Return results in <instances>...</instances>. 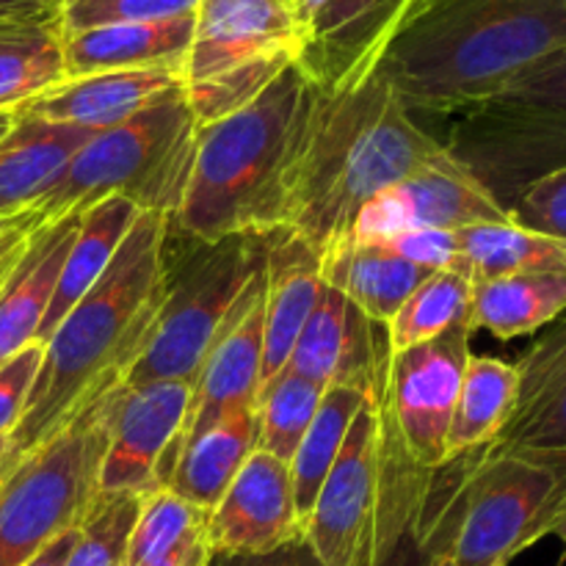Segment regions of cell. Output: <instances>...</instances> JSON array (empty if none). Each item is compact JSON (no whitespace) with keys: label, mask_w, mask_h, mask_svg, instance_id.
<instances>
[{"label":"cell","mask_w":566,"mask_h":566,"mask_svg":"<svg viewBox=\"0 0 566 566\" xmlns=\"http://www.w3.org/2000/svg\"><path fill=\"white\" fill-rule=\"evenodd\" d=\"M166 230V216L142 210L97 285L48 337L25 412L9 437L0 481L59 434L99 390L122 385L142 357L164 304Z\"/></svg>","instance_id":"6da1fadb"},{"label":"cell","mask_w":566,"mask_h":566,"mask_svg":"<svg viewBox=\"0 0 566 566\" xmlns=\"http://www.w3.org/2000/svg\"><path fill=\"white\" fill-rule=\"evenodd\" d=\"M566 53V0H426L374 66L409 114H459Z\"/></svg>","instance_id":"7a4b0ae2"},{"label":"cell","mask_w":566,"mask_h":566,"mask_svg":"<svg viewBox=\"0 0 566 566\" xmlns=\"http://www.w3.org/2000/svg\"><path fill=\"white\" fill-rule=\"evenodd\" d=\"M442 155L440 138L426 133L374 72L335 92L315 86L282 230L329 252L346 241L370 199Z\"/></svg>","instance_id":"3957f363"},{"label":"cell","mask_w":566,"mask_h":566,"mask_svg":"<svg viewBox=\"0 0 566 566\" xmlns=\"http://www.w3.org/2000/svg\"><path fill=\"white\" fill-rule=\"evenodd\" d=\"M313 97L315 83L293 61L258 99L199 127L191 180L169 232L216 243L282 230Z\"/></svg>","instance_id":"277c9868"},{"label":"cell","mask_w":566,"mask_h":566,"mask_svg":"<svg viewBox=\"0 0 566 566\" xmlns=\"http://www.w3.org/2000/svg\"><path fill=\"white\" fill-rule=\"evenodd\" d=\"M387 357L390 348L304 520V539L324 566H379L403 536L418 534L434 492L437 470L415 462L392 420Z\"/></svg>","instance_id":"5b68a950"},{"label":"cell","mask_w":566,"mask_h":566,"mask_svg":"<svg viewBox=\"0 0 566 566\" xmlns=\"http://www.w3.org/2000/svg\"><path fill=\"white\" fill-rule=\"evenodd\" d=\"M566 492V459L464 453L437 470L418 536L423 566H509L542 539Z\"/></svg>","instance_id":"8992f818"},{"label":"cell","mask_w":566,"mask_h":566,"mask_svg":"<svg viewBox=\"0 0 566 566\" xmlns=\"http://www.w3.org/2000/svg\"><path fill=\"white\" fill-rule=\"evenodd\" d=\"M197 130L186 86L177 83L133 119L94 133L31 210L50 224L119 197L171 219L191 180Z\"/></svg>","instance_id":"52a82bcc"},{"label":"cell","mask_w":566,"mask_h":566,"mask_svg":"<svg viewBox=\"0 0 566 566\" xmlns=\"http://www.w3.org/2000/svg\"><path fill=\"white\" fill-rule=\"evenodd\" d=\"M263 263L265 235H230L205 243L166 230L164 304L142 357L122 385H193L205 354Z\"/></svg>","instance_id":"ba28073f"},{"label":"cell","mask_w":566,"mask_h":566,"mask_svg":"<svg viewBox=\"0 0 566 566\" xmlns=\"http://www.w3.org/2000/svg\"><path fill=\"white\" fill-rule=\"evenodd\" d=\"M122 385L99 390L59 434L0 481V566H28L97 503L99 464L108 451Z\"/></svg>","instance_id":"9c48e42d"},{"label":"cell","mask_w":566,"mask_h":566,"mask_svg":"<svg viewBox=\"0 0 566 566\" xmlns=\"http://www.w3.org/2000/svg\"><path fill=\"white\" fill-rule=\"evenodd\" d=\"M453 116L442 147L506 213L566 166V108L490 97Z\"/></svg>","instance_id":"30bf717a"},{"label":"cell","mask_w":566,"mask_h":566,"mask_svg":"<svg viewBox=\"0 0 566 566\" xmlns=\"http://www.w3.org/2000/svg\"><path fill=\"white\" fill-rule=\"evenodd\" d=\"M470 335V326H453L423 346L387 357L385 396L392 420L407 451L426 470L448 464V429L473 354Z\"/></svg>","instance_id":"8fae6325"},{"label":"cell","mask_w":566,"mask_h":566,"mask_svg":"<svg viewBox=\"0 0 566 566\" xmlns=\"http://www.w3.org/2000/svg\"><path fill=\"white\" fill-rule=\"evenodd\" d=\"M191 407V385L149 381L125 387L116 401L108 451L99 464V497L136 495L166 490L177 440Z\"/></svg>","instance_id":"7c38bea8"},{"label":"cell","mask_w":566,"mask_h":566,"mask_svg":"<svg viewBox=\"0 0 566 566\" xmlns=\"http://www.w3.org/2000/svg\"><path fill=\"white\" fill-rule=\"evenodd\" d=\"M512 216L448 155L370 199L354 219L352 241H381L409 230L506 224Z\"/></svg>","instance_id":"4fadbf2b"},{"label":"cell","mask_w":566,"mask_h":566,"mask_svg":"<svg viewBox=\"0 0 566 566\" xmlns=\"http://www.w3.org/2000/svg\"><path fill=\"white\" fill-rule=\"evenodd\" d=\"M263 293L265 274L260 271L241 293L230 318L216 335L213 346L205 354L191 385V407H188L186 426L177 440L171 470L182 448L197 440L202 431L224 420L230 412L258 407L260 385H263Z\"/></svg>","instance_id":"5bb4252c"},{"label":"cell","mask_w":566,"mask_h":566,"mask_svg":"<svg viewBox=\"0 0 566 566\" xmlns=\"http://www.w3.org/2000/svg\"><path fill=\"white\" fill-rule=\"evenodd\" d=\"M296 539H304V525L291 464L254 448L210 512L205 528L208 551L216 556H260Z\"/></svg>","instance_id":"9a60e30c"},{"label":"cell","mask_w":566,"mask_h":566,"mask_svg":"<svg viewBox=\"0 0 566 566\" xmlns=\"http://www.w3.org/2000/svg\"><path fill=\"white\" fill-rule=\"evenodd\" d=\"M280 55H302V31L287 0H199L182 83L191 86Z\"/></svg>","instance_id":"2e32d148"},{"label":"cell","mask_w":566,"mask_h":566,"mask_svg":"<svg viewBox=\"0 0 566 566\" xmlns=\"http://www.w3.org/2000/svg\"><path fill=\"white\" fill-rule=\"evenodd\" d=\"M520 390L506 429L481 459H566V310L536 335L514 363Z\"/></svg>","instance_id":"e0dca14e"},{"label":"cell","mask_w":566,"mask_h":566,"mask_svg":"<svg viewBox=\"0 0 566 566\" xmlns=\"http://www.w3.org/2000/svg\"><path fill=\"white\" fill-rule=\"evenodd\" d=\"M374 321L359 313L340 291L321 285L315 307L293 346L285 370L321 390L352 385L368 390L387 354V332L376 335Z\"/></svg>","instance_id":"ac0fdd59"},{"label":"cell","mask_w":566,"mask_h":566,"mask_svg":"<svg viewBox=\"0 0 566 566\" xmlns=\"http://www.w3.org/2000/svg\"><path fill=\"white\" fill-rule=\"evenodd\" d=\"M265 326H263V390L285 370L293 346L315 307L321 285V252L291 230L265 235Z\"/></svg>","instance_id":"d6986e66"},{"label":"cell","mask_w":566,"mask_h":566,"mask_svg":"<svg viewBox=\"0 0 566 566\" xmlns=\"http://www.w3.org/2000/svg\"><path fill=\"white\" fill-rule=\"evenodd\" d=\"M177 83H182V75L171 70L97 72V75L66 77L64 83L39 94L14 114L99 133L142 114L153 99L175 88Z\"/></svg>","instance_id":"ffe728a7"},{"label":"cell","mask_w":566,"mask_h":566,"mask_svg":"<svg viewBox=\"0 0 566 566\" xmlns=\"http://www.w3.org/2000/svg\"><path fill=\"white\" fill-rule=\"evenodd\" d=\"M191 36L193 14L61 33L64 72L66 77L130 70H171L182 75Z\"/></svg>","instance_id":"44dd1931"},{"label":"cell","mask_w":566,"mask_h":566,"mask_svg":"<svg viewBox=\"0 0 566 566\" xmlns=\"http://www.w3.org/2000/svg\"><path fill=\"white\" fill-rule=\"evenodd\" d=\"M92 136L83 127L14 114L0 138V219L31 210Z\"/></svg>","instance_id":"7402d4cb"},{"label":"cell","mask_w":566,"mask_h":566,"mask_svg":"<svg viewBox=\"0 0 566 566\" xmlns=\"http://www.w3.org/2000/svg\"><path fill=\"white\" fill-rule=\"evenodd\" d=\"M77 227H81V213L36 227L25 258L0 291V365L36 343L39 326L50 307Z\"/></svg>","instance_id":"603a6c76"},{"label":"cell","mask_w":566,"mask_h":566,"mask_svg":"<svg viewBox=\"0 0 566 566\" xmlns=\"http://www.w3.org/2000/svg\"><path fill=\"white\" fill-rule=\"evenodd\" d=\"M434 271L418 269L376 243L340 241L321 254V280L340 291L354 307L374 324L387 326L415 293V287Z\"/></svg>","instance_id":"cb8c5ba5"},{"label":"cell","mask_w":566,"mask_h":566,"mask_svg":"<svg viewBox=\"0 0 566 566\" xmlns=\"http://www.w3.org/2000/svg\"><path fill=\"white\" fill-rule=\"evenodd\" d=\"M138 213L142 210L136 205L119 197H111L105 202H97L83 210L81 227H77L75 241H72L70 252H66L53 298H50V307L44 313L42 326H39V346L48 343V337L64 321V315L97 285V280L105 274L111 260L119 252L130 227L136 224Z\"/></svg>","instance_id":"d4e9b609"},{"label":"cell","mask_w":566,"mask_h":566,"mask_svg":"<svg viewBox=\"0 0 566 566\" xmlns=\"http://www.w3.org/2000/svg\"><path fill=\"white\" fill-rule=\"evenodd\" d=\"M254 448H258L254 407L230 412L182 448L166 490L186 497L193 506L213 512Z\"/></svg>","instance_id":"484cf974"},{"label":"cell","mask_w":566,"mask_h":566,"mask_svg":"<svg viewBox=\"0 0 566 566\" xmlns=\"http://www.w3.org/2000/svg\"><path fill=\"white\" fill-rule=\"evenodd\" d=\"M564 310L566 271H523L475 285L470 329L514 340L539 335Z\"/></svg>","instance_id":"4316f807"},{"label":"cell","mask_w":566,"mask_h":566,"mask_svg":"<svg viewBox=\"0 0 566 566\" xmlns=\"http://www.w3.org/2000/svg\"><path fill=\"white\" fill-rule=\"evenodd\" d=\"M520 376L512 363L470 354L448 429V462L492 446L514 412Z\"/></svg>","instance_id":"83f0119b"},{"label":"cell","mask_w":566,"mask_h":566,"mask_svg":"<svg viewBox=\"0 0 566 566\" xmlns=\"http://www.w3.org/2000/svg\"><path fill=\"white\" fill-rule=\"evenodd\" d=\"M64 81L59 11L0 22V114H14Z\"/></svg>","instance_id":"f1b7e54d"},{"label":"cell","mask_w":566,"mask_h":566,"mask_svg":"<svg viewBox=\"0 0 566 566\" xmlns=\"http://www.w3.org/2000/svg\"><path fill=\"white\" fill-rule=\"evenodd\" d=\"M459 254L470 280H497L523 271H566V241L506 224H473L457 230Z\"/></svg>","instance_id":"f546056e"},{"label":"cell","mask_w":566,"mask_h":566,"mask_svg":"<svg viewBox=\"0 0 566 566\" xmlns=\"http://www.w3.org/2000/svg\"><path fill=\"white\" fill-rule=\"evenodd\" d=\"M365 401H368V390H363V387L335 385L324 390L318 412H315L307 434L298 442L296 453L291 459L293 495H296L302 525L313 512L315 497H318L321 486H324L326 475H329L332 464H335L337 453L346 442L348 429H352L354 418L365 407Z\"/></svg>","instance_id":"4dcf8cb0"},{"label":"cell","mask_w":566,"mask_h":566,"mask_svg":"<svg viewBox=\"0 0 566 566\" xmlns=\"http://www.w3.org/2000/svg\"><path fill=\"white\" fill-rule=\"evenodd\" d=\"M473 291L475 282L462 269L434 271L426 276L385 326L390 354L423 346L453 326H470Z\"/></svg>","instance_id":"1f68e13d"},{"label":"cell","mask_w":566,"mask_h":566,"mask_svg":"<svg viewBox=\"0 0 566 566\" xmlns=\"http://www.w3.org/2000/svg\"><path fill=\"white\" fill-rule=\"evenodd\" d=\"M208 509L188 503L171 490H155L142 497L136 525L125 551L122 566H144L180 551L188 542L205 539Z\"/></svg>","instance_id":"d6a6232c"},{"label":"cell","mask_w":566,"mask_h":566,"mask_svg":"<svg viewBox=\"0 0 566 566\" xmlns=\"http://www.w3.org/2000/svg\"><path fill=\"white\" fill-rule=\"evenodd\" d=\"M324 390L313 381L282 370L260 390L254 418H258V451L271 453L291 464L298 442L313 423Z\"/></svg>","instance_id":"836d02e7"},{"label":"cell","mask_w":566,"mask_h":566,"mask_svg":"<svg viewBox=\"0 0 566 566\" xmlns=\"http://www.w3.org/2000/svg\"><path fill=\"white\" fill-rule=\"evenodd\" d=\"M142 497L111 495L97 497L88 517L83 520L75 547L64 566H122L127 542L136 525Z\"/></svg>","instance_id":"e575fe53"},{"label":"cell","mask_w":566,"mask_h":566,"mask_svg":"<svg viewBox=\"0 0 566 566\" xmlns=\"http://www.w3.org/2000/svg\"><path fill=\"white\" fill-rule=\"evenodd\" d=\"M199 0H64L59 6L61 33L116 22H155L193 14Z\"/></svg>","instance_id":"d590c367"},{"label":"cell","mask_w":566,"mask_h":566,"mask_svg":"<svg viewBox=\"0 0 566 566\" xmlns=\"http://www.w3.org/2000/svg\"><path fill=\"white\" fill-rule=\"evenodd\" d=\"M509 216L523 230L566 241V166L531 186Z\"/></svg>","instance_id":"8d00e7d4"},{"label":"cell","mask_w":566,"mask_h":566,"mask_svg":"<svg viewBox=\"0 0 566 566\" xmlns=\"http://www.w3.org/2000/svg\"><path fill=\"white\" fill-rule=\"evenodd\" d=\"M370 243L387 249L390 254L418 265V269H426V271L462 269L464 271L462 254H459L457 232L451 230H409V232H398V235L381 238V241H370Z\"/></svg>","instance_id":"74e56055"},{"label":"cell","mask_w":566,"mask_h":566,"mask_svg":"<svg viewBox=\"0 0 566 566\" xmlns=\"http://www.w3.org/2000/svg\"><path fill=\"white\" fill-rule=\"evenodd\" d=\"M42 357L44 346L31 343L20 354H14L9 363L0 365V437H11V431L20 423Z\"/></svg>","instance_id":"f35d334b"},{"label":"cell","mask_w":566,"mask_h":566,"mask_svg":"<svg viewBox=\"0 0 566 566\" xmlns=\"http://www.w3.org/2000/svg\"><path fill=\"white\" fill-rule=\"evenodd\" d=\"M495 97L566 108V53L534 66V70H528L525 75H520L517 81L509 83L503 92H497Z\"/></svg>","instance_id":"ab89813d"},{"label":"cell","mask_w":566,"mask_h":566,"mask_svg":"<svg viewBox=\"0 0 566 566\" xmlns=\"http://www.w3.org/2000/svg\"><path fill=\"white\" fill-rule=\"evenodd\" d=\"M205 566H324L307 539H296L285 547H276L260 556H216L210 553Z\"/></svg>","instance_id":"60d3db41"},{"label":"cell","mask_w":566,"mask_h":566,"mask_svg":"<svg viewBox=\"0 0 566 566\" xmlns=\"http://www.w3.org/2000/svg\"><path fill=\"white\" fill-rule=\"evenodd\" d=\"M36 227H42L39 216L33 213V210H25V213H22L20 219L9 227V230L0 232V291L6 287L9 276L14 274V269L20 265V260L25 258Z\"/></svg>","instance_id":"b9f144b4"},{"label":"cell","mask_w":566,"mask_h":566,"mask_svg":"<svg viewBox=\"0 0 566 566\" xmlns=\"http://www.w3.org/2000/svg\"><path fill=\"white\" fill-rule=\"evenodd\" d=\"M77 534H81V528H72V531H66V534H61L59 539L50 542V545L44 547V551L39 553V556L33 558L28 566H64L66 556H70V551L75 547Z\"/></svg>","instance_id":"7bdbcfd3"},{"label":"cell","mask_w":566,"mask_h":566,"mask_svg":"<svg viewBox=\"0 0 566 566\" xmlns=\"http://www.w3.org/2000/svg\"><path fill=\"white\" fill-rule=\"evenodd\" d=\"M208 542L205 539H197V542H188L186 547H180V551L169 553L166 558H160V562H153V564H144V566H205L208 564Z\"/></svg>","instance_id":"ee69618b"},{"label":"cell","mask_w":566,"mask_h":566,"mask_svg":"<svg viewBox=\"0 0 566 566\" xmlns=\"http://www.w3.org/2000/svg\"><path fill=\"white\" fill-rule=\"evenodd\" d=\"M55 14L53 9H44L36 0H0V22L11 20H28V17Z\"/></svg>","instance_id":"f6af8a7d"},{"label":"cell","mask_w":566,"mask_h":566,"mask_svg":"<svg viewBox=\"0 0 566 566\" xmlns=\"http://www.w3.org/2000/svg\"><path fill=\"white\" fill-rule=\"evenodd\" d=\"M379 566H423V551H420V542L412 534L403 536L396 545V551L385 558Z\"/></svg>","instance_id":"bcb514c9"},{"label":"cell","mask_w":566,"mask_h":566,"mask_svg":"<svg viewBox=\"0 0 566 566\" xmlns=\"http://www.w3.org/2000/svg\"><path fill=\"white\" fill-rule=\"evenodd\" d=\"M545 536H556V539L566 547V492L562 495V501L556 503V509L551 512V517L545 520V525H542V539H545Z\"/></svg>","instance_id":"7dc6e473"},{"label":"cell","mask_w":566,"mask_h":566,"mask_svg":"<svg viewBox=\"0 0 566 566\" xmlns=\"http://www.w3.org/2000/svg\"><path fill=\"white\" fill-rule=\"evenodd\" d=\"M11 122H14V114H0V138L6 136V130L11 127Z\"/></svg>","instance_id":"c3c4849f"},{"label":"cell","mask_w":566,"mask_h":566,"mask_svg":"<svg viewBox=\"0 0 566 566\" xmlns=\"http://www.w3.org/2000/svg\"><path fill=\"white\" fill-rule=\"evenodd\" d=\"M36 3H42L44 9H53V11H59V6L64 3V0H36Z\"/></svg>","instance_id":"681fc988"},{"label":"cell","mask_w":566,"mask_h":566,"mask_svg":"<svg viewBox=\"0 0 566 566\" xmlns=\"http://www.w3.org/2000/svg\"><path fill=\"white\" fill-rule=\"evenodd\" d=\"M6 448H9V437H0V468H3V459H6Z\"/></svg>","instance_id":"f907efd6"},{"label":"cell","mask_w":566,"mask_h":566,"mask_svg":"<svg viewBox=\"0 0 566 566\" xmlns=\"http://www.w3.org/2000/svg\"><path fill=\"white\" fill-rule=\"evenodd\" d=\"M20 216H22V213H20ZM20 216H11V219H0V232H3V230H9V227L14 224V221L20 219Z\"/></svg>","instance_id":"816d5d0a"},{"label":"cell","mask_w":566,"mask_h":566,"mask_svg":"<svg viewBox=\"0 0 566 566\" xmlns=\"http://www.w3.org/2000/svg\"><path fill=\"white\" fill-rule=\"evenodd\" d=\"M420 3H426V0H409V9H407V14H409V11H412V9H418ZM407 14H403V17H407ZM401 22H403V20H401Z\"/></svg>","instance_id":"f5cc1de1"}]
</instances>
